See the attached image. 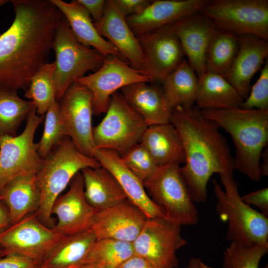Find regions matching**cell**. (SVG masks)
Returning <instances> with one entry per match:
<instances>
[{"instance_id":"obj_1","label":"cell","mask_w":268,"mask_h":268,"mask_svg":"<svg viewBox=\"0 0 268 268\" xmlns=\"http://www.w3.org/2000/svg\"><path fill=\"white\" fill-rule=\"evenodd\" d=\"M15 17L0 35V89L26 90L46 63L64 17L51 0H13Z\"/></svg>"},{"instance_id":"obj_2","label":"cell","mask_w":268,"mask_h":268,"mask_svg":"<svg viewBox=\"0 0 268 268\" xmlns=\"http://www.w3.org/2000/svg\"><path fill=\"white\" fill-rule=\"evenodd\" d=\"M170 122L183 143L186 159L181 170L192 199L195 203H204L211 176L215 173L220 177L233 175L235 169L227 141L218 126L196 105L173 108Z\"/></svg>"},{"instance_id":"obj_3","label":"cell","mask_w":268,"mask_h":268,"mask_svg":"<svg viewBox=\"0 0 268 268\" xmlns=\"http://www.w3.org/2000/svg\"><path fill=\"white\" fill-rule=\"evenodd\" d=\"M201 111L231 137L235 148V169L252 181H260L261 156L268 143V109L238 107Z\"/></svg>"},{"instance_id":"obj_4","label":"cell","mask_w":268,"mask_h":268,"mask_svg":"<svg viewBox=\"0 0 268 268\" xmlns=\"http://www.w3.org/2000/svg\"><path fill=\"white\" fill-rule=\"evenodd\" d=\"M99 166L96 159L79 152L68 137L64 138L44 159L36 175L39 201L35 213L39 220L53 228L55 223L51 209L56 200L78 172L85 168Z\"/></svg>"},{"instance_id":"obj_5","label":"cell","mask_w":268,"mask_h":268,"mask_svg":"<svg viewBox=\"0 0 268 268\" xmlns=\"http://www.w3.org/2000/svg\"><path fill=\"white\" fill-rule=\"evenodd\" d=\"M220 180L224 190L215 179L212 182L216 199L215 211L222 221L227 222L226 238L248 248L268 245V217L241 199L233 175L220 176Z\"/></svg>"},{"instance_id":"obj_6","label":"cell","mask_w":268,"mask_h":268,"mask_svg":"<svg viewBox=\"0 0 268 268\" xmlns=\"http://www.w3.org/2000/svg\"><path fill=\"white\" fill-rule=\"evenodd\" d=\"M143 183L151 200L164 210L165 218L182 226L198 223L199 211L180 164L171 163L158 167Z\"/></svg>"},{"instance_id":"obj_7","label":"cell","mask_w":268,"mask_h":268,"mask_svg":"<svg viewBox=\"0 0 268 268\" xmlns=\"http://www.w3.org/2000/svg\"><path fill=\"white\" fill-rule=\"evenodd\" d=\"M53 49L56 55L54 81L57 101L76 79L88 71L98 69L106 57L80 43L64 16L57 25Z\"/></svg>"},{"instance_id":"obj_8","label":"cell","mask_w":268,"mask_h":268,"mask_svg":"<svg viewBox=\"0 0 268 268\" xmlns=\"http://www.w3.org/2000/svg\"><path fill=\"white\" fill-rule=\"evenodd\" d=\"M147 127L143 119L117 91L111 96L103 120L93 128L96 148L112 149L121 156L140 142Z\"/></svg>"},{"instance_id":"obj_9","label":"cell","mask_w":268,"mask_h":268,"mask_svg":"<svg viewBox=\"0 0 268 268\" xmlns=\"http://www.w3.org/2000/svg\"><path fill=\"white\" fill-rule=\"evenodd\" d=\"M201 12L219 30L268 39V0H208Z\"/></svg>"},{"instance_id":"obj_10","label":"cell","mask_w":268,"mask_h":268,"mask_svg":"<svg viewBox=\"0 0 268 268\" xmlns=\"http://www.w3.org/2000/svg\"><path fill=\"white\" fill-rule=\"evenodd\" d=\"M35 106L28 114L23 132L14 136L0 137V193L12 179L19 176L36 175L44 161L34 142L35 134L43 121Z\"/></svg>"},{"instance_id":"obj_11","label":"cell","mask_w":268,"mask_h":268,"mask_svg":"<svg viewBox=\"0 0 268 268\" xmlns=\"http://www.w3.org/2000/svg\"><path fill=\"white\" fill-rule=\"evenodd\" d=\"M182 226L165 217L147 218L133 245L134 254L159 268H175L176 252L187 244L181 235Z\"/></svg>"},{"instance_id":"obj_12","label":"cell","mask_w":268,"mask_h":268,"mask_svg":"<svg viewBox=\"0 0 268 268\" xmlns=\"http://www.w3.org/2000/svg\"><path fill=\"white\" fill-rule=\"evenodd\" d=\"M74 82L91 92L93 113L98 116L106 112L111 96L119 89L133 83L152 80L120 57L110 55L106 57L102 65L93 73L78 78Z\"/></svg>"},{"instance_id":"obj_13","label":"cell","mask_w":268,"mask_h":268,"mask_svg":"<svg viewBox=\"0 0 268 268\" xmlns=\"http://www.w3.org/2000/svg\"><path fill=\"white\" fill-rule=\"evenodd\" d=\"M143 54L140 72L153 81L162 82L184 60L180 41L172 25L136 36Z\"/></svg>"},{"instance_id":"obj_14","label":"cell","mask_w":268,"mask_h":268,"mask_svg":"<svg viewBox=\"0 0 268 268\" xmlns=\"http://www.w3.org/2000/svg\"><path fill=\"white\" fill-rule=\"evenodd\" d=\"M58 101L67 137L82 154L94 158L96 148L93 137L91 92L74 82Z\"/></svg>"},{"instance_id":"obj_15","label":"cell","mask_w":268,"mask_h":268,"mask_svg":"<svg viewBox=\"0 0 268 268\" xmlns=\"http://www.w3.org/2000/svg\"><path fill=\"white\" fill-rule=\"evenodd\" d=\"M65 236L42 223L34 212L0 233V248L6 255L19 253L40 263Z\"/></svg>"},{"instance_id":"obj_16","label":"cell","mask_w":268,"mask_h":268,"mask_svg":"<svg viewBox=\"0 0 268 268\" xmlns=\"http://www.w3.org/2000/svg\"><path fill=\"white\" fill-rule=\"evenodd\" d=\"M68 191L55 201L51 209L57 221L53 228L59 233L67 236L90 229L97 212L87 202L84 195V181L81 171L69 184Z\"/></svg>"},{"instance_id":"obj_17","label":"cell","mask_w":268,"mask_h":268,"mask_svg":"<svg viewBox=\"0 0 268 268\" xmlns=\"http://www.w3.org/2000/svg\"><path fill=\"white\" fill-rule=\"evenodd\" d=\"M186 60L198 78L206 73L207 50L217 29L201 12L184 17L171 24Z\"/></svg>"},{"instance_id":"obj_18","label":"cell","mask_w":268,"mask_h":268,"mask_svg":"<svg viewBox=\"0 0 268 268\" xmlns=\"http://www.w3.org/2000/svg\"><path fill=\"white\" fill-rule=\"evenodd\" d=\"M147 218L126 200L115 206L97 211L90 229L97 240L107 238L133 243Z\"/></svg>"},{"instance_id":"obj_19","label":"cell","mask_w":268,"mask_h":268,"mask_svg":"<svg viewBox=\"0 0 268 268\" xmlns=\"http://www.w3.org/2000/svg\"><path fill=\"white\" fill-rule=\"evenodd\" d=\"M208 0H156L141 12L126 18L136 36L171 25L186 16L200 12Z\"/></svg>"},{"instance_id":"obj_20","label":"cell","mask_w":268,"mask_h":268,"mask_svg":"<svg viewBox=\"0 0 268 268\" xmlns=\"http://www.w3.org/2000/svg\"><path fill=\"white\" fill-rule=\"evenodd\" d=\"M94 158L114 176L127 200L147 218L165 217L163 209L153 202L146 192L143 182L127 167L117 152L109 149L96 148Z\"/></svg>"},{"instance_id":"obj_21","label":"cell","mask_w":268,"mask_h":268,"mask_svg":"<svg viewBox=\"0 0 268 268\" xmlns=\"http://www.w3.org/2000/svg\"><path fill=\"white\" fill-rule=\"evenodd\" d=\"M239 49L226 79L245 99L251 89V81L268 59V42L252 35L237 36Z\"/></svg>"},{"instance_id":"obj_22","label":"cell","mask_w":268,"mask_h":268,"mask_svg":"<svg viewBox=\"0 0 268 268\" xmlns=\"http://www.w3.org/2000/svg\"><path fill=\"white\" fill-rule=\"evenodd\" d=\"M94 25L99 34L108 39L129 61L130 66L141 69L143 58L140 44L113 0H105L103 15Z\"/></svg>"},{"instance_id":"obj_23","label":"cell","mask_w":268,"mask_h":268,"mask_svg":"<svg viewBox=\"0 0 268 268\" xmlns=\"http://www.w3.org/2000/svg\"><path fill=\"white\" fill-rule=\"evenodd\" d=\"M120 92L148 126L170 123L173 108L162 88L139 82L124 87Z\"/></svg>"},{"instance_id":"obj_24","label":"cell","mask_w":268,"mask_h":268,"mask_svg":"<svg viewBox=\"0 0 268 268\" xmlns=\"http://www.w3.org/2000/svg\"><path fill=\"white\" fill-rule=\"evenodd\" d=\"M51 1L63 14L80 43L89 48L93 47L105 57L114 55L124 58L111 43L99 34L90 15L77 0L70 2L62 0Z\"/></svg>"},{"instance_id":"obj_25","label":"cell","mask_w":268,"mask_h":268,"mask_svg":"<svg viewBox=\"0 0 268 268\" xmlns=\"http://www.w3.org/2000/svg\"><path fill=\"white\" fill-rule=\"evenodd\" d=\"M158 167L185 162V154L180 134L170 123L148 126L139 142Z\"/></svg>"},{"instance_id":"obj_26","label":"cell","mask_w":268,"mask_h":268,"mask_svg":"<svg viewBox=\"0 0 268 268\" xmlns=\"http://www.w3.org/2000/svg\"><path fill=\"white\" fill-rule=\"evenodd\" d=\"M81 172L85 198L96 211L113 207L127 200L116 178L105 168L101 166L87 167Z\"/></svg>"},{"instance_id":"obj_27","label":"cell","mask_w":268,"mask_h":268,"mask_svg":"<svg viewBox=\"0 0 268 268\" xmlns=\"http://www.w3.org/2000/svg\"><path fill=\"white\" fill-rule=\"evenodd\" d=\"M89 229L65 236L44 257L37 268H78L96 241Z\"/></svg>"},{"instance_id":"obj_28","label":"cell","mask_w":268,"mask_h":268,"mask_svg":"<svg viewBox=\"0 0 268 268\" xmlns=\"http://www.w3.org/2000/svg\"><path fill=\"white\" fill-rule=\"evenodd\" d=\"M35 177L33 175L17 177L0 193V201L7 207L12 224L38 209L39 195Z\"/></svg>"},{"instance_id":"obj_29","label":"cell","mask_w":268,"mask_h":268,"mask_svg":"<svg viewBox=\"0 0 268 268\" xmlns=\"http://www.w3.org/2000/svg\"><path fill=\"white\" fill-rule=\"evenodd\" d=\"M244 100L222 76L206 72L199 78L195 104L200 110L238 108Z\"/></svg>"},{"instance_id":"obj_30","label":"cell","mask_w":268,"mask_h":268,"mask_svg":"<svg viewBox=\"0 0 268 268\" xmlns=\"http://www.w3.org/2000/svg\"><path fill=\"white\" fill-rule=\"evenodd\" d=\"M199 78L185 60L162 82V89L173 109L195 105Z\"/></svg>"},{"instance_id":"obj_31","label":"cell","mask_w":268,"mask_h":268,"mask_svg":"<svg viewBox=\"0 0 268 268\" xmlns=\"http://www.w3.org/2000/svg\"><path fill=\"white\" fill-rule=\"evenodd\" d=\"M239 49L238 37L217 29L209 46L205 61L206 72L225 77Z\"/></svg>"},{"instance_id":"obj_32","label":"cell","mask_w":268,"mask_h":268,"mask_svg":"<svg viewBox=\"0 0 268 268\" xmlns=\"http://www.w3.org/2000/svg\"><path fill=\"white\" fill-rule=\"evenodd\" d=\"M34 107L32 101L22 99L17 91L0 89V137L16 136L20 125Z\"/></svg>"},{"instance_id":"obj_33","label":"cell","mask_w":268,"mask_h":268,"mask_svg":"<svg viewBox=\"0 0 268 268\" xmlns=\"http://www.w3.org/2000/svg\"><path fill=\"white\" fill-rule=\"evenodd\" d=\"M134 254L133 243L112 239H98L88 253L83 266L118 268Z\"/></svg>"},{"instance_id":"obj_34","label":"cell","mask_w":268,"mask_h":268,"mask_svg":"<svg viewBox=\"0 0 268 268\" xmlns=\"http://www.w3.org/2000/svg\"><path fill=\"white\" fill-rule=\"evenodd\" d=\"M55 62L42 65L32 77L24 96L34 104L38 115L44 116L56 101L54 81Z\"/></svg>"},{"instance_id":"obj_35","label":"cell","mask_w":268,"mask_h":268,"mask_svg":"<svg viewBox=\"0 0 268 268\" xmlns=\"http://www.w3.org/2000/svg\"><path fill=\"white\" fill-rule=\"evenodd\" d=\"M44 131L38 143V151L44 159L67 137L64 121L61 114L58 101H55L46 112Z\"/></svg>"},{"instance_id":"obj_36","label":"cell","mask_w":268,"mask_h":268,"mask_svg":"<svg viewBox=\"0 0 268 268\" xmlns=\"http://www.w3.org/2000/svg\"><path fill=\"white\" fill-rule=\"evenodd\" d=\"M268 245L258 244L246 247L231 242L223 256V268H260L261 260L268 253Z\"/></svg>"},{"instance_id":"obj_37","label":"cell","mask_w":268,"mask_h":268,"mask_svg":"<svg viewBox=\"0 0 268 268\" xmlns=\"http://www.w3.org/2000/svg\"><path fill=\"white\" fill-rule=\"evenodd\" d=\"M120 156L127 167L142 182L150 177L158 168L140 143Z\"/></svg>"},{"instance_id":"obj_38","label":"cell","mask_w":268,"mask_h":268,"mask_svg":"<svg viewBox=\"0 0 268 268\" xmlns=\"http://www.w3.org/2000/svg\"><path fill=\"white\" fill-rule=\"evenodd\" d=\"M240 108L244 109H268V60H266L260 75L256 83L251 87L247 97Z\"/></svg>"},{"instance_id":"obj_39","label":"cell","mask_w":268,"mask_h":268,"mask_svg":"<svg viewBox=\"0 0 268 268\" xmlns=\"http://www.w3.org/2000/svg\"><path fill=\"white\" fill-rule=\"evenodd\" d=\"M40 262L16 253H10L0 259V268H36Z\"/></svg>"},{"instance_id":"obj_40","label":"cell","mask_w":268,"mask_h":268,"mask_svg":"<svg viewBox=\"0 0 268 268\" xmlns=\"http://www.w3.org/2000/svg\"><path fill=\"white\" fill-rule=\"evenodd\" d=\"M241 199L248 205H254L261 213L268 216V188L266 187L241 196Z\"/></svg>"},{"instance_id":"obj_41","label":"cell","mask_w":268,"mask_h":268,"mask_svg":"<svg viewBox=\"0 0 268 268\" xmlns=\"http://www.w3.org/2000/svg\"><path fill=\"white\" fill-rule=\"evenodd\" d=\"M121 13L126 18L143 11L151 2L148 0H113Z\"/></svg>"},{"instance_id":"obj_42","label":"cell","mask_w":268,"mask_h":268,"mask_svg":"<svg viewBox=\"0 0 268 268\" xmlns=\"http://www.w3.org/2000/svg\"><path fill=\"white\" fill-rule=\"evenodd\" d=\"M77 1L85 8L94 22L100 20L103 13L105 3L104 0H77Z\"/></svg>"},{"instance_id":"obj_43","label":"cell","mask_w":268,"mask_h":268,"mask_svg":"<svg viewBox=\"0 0 268 268\" xmlns=\"http://www.w3.org/2000/svg\"><path fill=\"white\" fill-rule=\"evenodd\" d=\"M118 268H159L146 259L136 254L133 255Z\"/></svg>"},{"instance_id":"obj_44","label":"cell","mask_w":268,"mask_h":268,"mask_svg":"<svg viewBox=\"0 0 268 268\" xmlns=\"http://www.w3.org/2000/svg\"><path fill=\"white\" fill-rule=\"evenodd\" d=\"M11 225L8 209L4 203L0 201V233Z\"/></svg>"},{"instance_id":"obj_45","label":"cell","mask_w":268,"mask_h":268,"mask_svg":"<svg viewBox=\"0 0 268 268\" xmlns=\"http://www.w3.org/2000/svg\"><path fill=\"white\" fill-rule=\"evenodd\" d=\"M262 163L260 164V172L261 177L268 175V149L267 146L263 150L261 159Z\"/></svg>"},{"instance_id":"obj_46","label":"cell","mask_w":268,"mask_h":268,"mask_svg":"<svg viewBox=\"0 0 268 268\" xmlns=\"http://www.w3.org/2000/svg\"><path fill=\"white\" fill-rule=\"evenodd\" d=\"M201 259L197 257H192L190 259L188 265L185 268H199Z\"/></svg>"},{"instance_id":"obj_47","label":"cell","mask_w":268,"mask_h":268,"mask_svg":"<svg viewBox=\"0 0 268 268\" xmlns=\"http://www.w3.org/2000/svg\"><path fill=\"white\" fill-rule=\"evenodd\" d=\"M199 268H212L211 267L208 266L204 263L201 260L199 263Z\"/></svg>"},{"instance_id":"obj_48","label":"cell","mask_w":268,"mask_h":268,"mask_svg":"<svg viewBox=\"0 0 268 268\" xmlns=\"http://www.w3.org/2000/svg\"><path fill=\"white\" fill-rule=\"evenodd\" d=\"M80 268H101L94 266L84 265L80 267Z\"/></svg>"},{"instance_id":"obj_49","label":"cell","mask_w":268,"mask_h":268,"mask_svg":"<svg viewBox=\"0 0 268 268\" xmlns=\"http://www.w3.org/2000/svg\"><path fill=\"white\" fill-rule=\"evenodd\" d=\"M6 255L5 252L0 248V259Z\"/></svg>"},{"instance_id":"obj_50","label":"cell","mask_w":268,"mask_h":268,"mask_svg":"<svg viewBox=\"0 0 268 268\" xmlns=\"http://www.w3.org/2000/svg\"><path fill=\"white\" fill-rule=\"evenodd\" d=\"M8 0H0V6L6 3Z\"/></svg>"},{"instance_id":"obj_51","label":"cell","mask_w":268,"mask_h":268,"mask_svg":"<svg viewBox=\"0 0 268 268\" xmlns=\"http://www.w3.org/2000/svg\"><path fill=\"white\" fill-rule=\"evenodd\" d=\"M268 268V265H266L265 267H264L263 268Z\"/></svg>"},{"instance_id":"obj_52","label":"cell","mask_w":268,"mask_h":268,"mask_svg":"<svg viewBox=\"0 0 268 268\" xmlns=\"http://www.w3.org/2000/svg\"></svg>"},{"instance_id":"obj_53","label":"cell","mask_w":268,"mask_h":268,"mask_svg":"<svg viewBox=\"0 0 268 268\" xmlns=\"http://www.w3.org/2000/svg\"></svg>"}]
</instances>
